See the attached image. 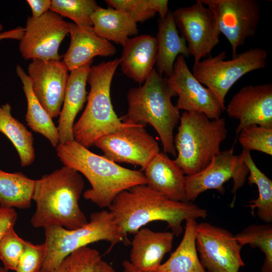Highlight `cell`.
Instances as JSON below:
<instances>
[{"label":"cell","instance_id":"cell-12","mask_svg":"<svg viewBox=\"0 0 272 272\" xmlns=\"http://www.w3.org/2000/svg\"><path fill=\"white\" fill-rule=\"evenodd\" d=\"M132 124L98 139L94 144L104 156L114 162L139 166L144 171L160 151L158 142L145 128Z\"/></svg>","mask_w":272,"mask_h":272},{"label":"cell","instance_id":"cell-1","mask_svg":"<svg viewBox=\"0 0 272 272\" xmlns=\"http://www.w3.org/2000/svg\"><path fill=\"white\" fill-rule=\"evenodd\" d=\"M122 234H135L147 224L165 222L174 235L183 232L187 219H205L206 209L193 202L170 200L147 184L138 185L120 192L108 208Z\"/></svg>","mask_w":272,"mask_h":272},{"label":"cell","instance_id":"cell-29","mask_svg":"<svg viewBox=\"0 0 272 272\" xmlns=\"http://www.w3.org/2000/svg\"><path fill=\"white\" fill-rule=\"evenodd\" d=\"M243 160L248 169L249 184H255L258 190L257 198L249 201L247 207L253 215L256 210L258 218L270 224L272 222V180L261 171L253 161L250 152L242 149Z\"/></svg>","mask_w":272,"mask_h":272},{"label":"cell","instance_id":"cell-18","mask_svg":"<svg viewBox=\"0 0 272 272\" xmlns=\"http://www.w3.org/2000/svg\"><path fill=\"white\" fill-rule=\"evenodd\" d=\"M174 236L171 232L142 228L134 234L128 261L140 271L156 272L165 254L171 250Z\"/></svg>","mask_w":272,"mask_h":272},{"label":"cell","instance_id":"cell-17","mask_svg":"<svg viewBox=\"0 0 272 272\" xmlns=\"http://www.w3.org/2000/svg\"><path fill=\"white\" fill-rule=\"evenodd\" d=\"M225 110L229 116L239 121L237 136L247 125L272 127V84L243 87L232 97Z\"/></svg>","mask_w":272,"mask_h":272},{"label":"cell","instance_id":"cell-37","mask_svg":"<svg viewBox=\"0 0 272 272\" xmlns=\"http://www.w3.org/2000/svg\"><path fill=\"white\" fill-rule=\"evenodd\" d=\"M17 217L14 209L0 207V240L8 231L14 228Z\"/></svg>","mask_w":272,"mask_h":272},{"label":"cell","instance_id":"cell-16","mask_svg":"<svg viewBox=\"0 0 272 272\" xmlns=\"http://www.w3.org/2000/svg\"><path fill=\"white\" fill-rule=\"evenodd\" d=\"M68 69L60 60L32 59L28 76L33 93L52 118L61 111L68 78Z\"/></svg>","mask_w":272,"mask_h":272},{"label":"cell","instance_id":"cell-4","mask_svg":"<svg viewBox=\"0 0 272 272\" xmlns=\"http://www.w3.org/2000/svg\"><path fill=\"white\" fill-rule=\"evenodd\" d=\"M176 96L166 78L153 69L143 85L128 91L127 111L120 118L127 124L151 125L160 138L163 152L173 156L176 155L173 132L180 118L179 110L171 101Z\"/></svg>","mask_w":272,"mask_h":272},{"label":"cell","instance_id":"cell-21","mask_svg":"<svg viewBox=\"0 0 272 272\" xmlns=\"http://www.w3.org/2000/svg\"><path fill=\"white\" fill-rule=\"evenodd\" d=\"M93 59L79 68L71 71L68 76L63 106L59 114L57 129L59 144H64L74 140V120L87 100L86 83Z\"/></svg>","mask_w":272,"mask_h":272},{"label":"cell","instance_id":"cell-27","mask_svg":"<svg viewBox=\"0 0 272 272\" xmlns=\"http://www.w3.org/2000/svg\"><path fill=\"white\" fill-rule=\"evenodd\" d=\"M35 181L22 172L0 170V207L29 209L33 200Z\"/></svg>","mask_w":272,"mask_h":272},{"label":"cell","instance_id":"cell-22","mask_svg":"<svg viewBox=\"0 0 272 272\" xmlns=\"http://www.w3.org/2000/svg\"><path fill=\"white\" fill-rule=\"evenodd\" d=\"M119 58L123 74L135 82L142 84L156 64L157 45L156 38L143 34L129 38Z\"/></svg>","mask_w":272,"mask_h":272},{"label":"cell","instance_id":"cell-40","mask_svg":"<svg viewBox=\"0 0 272 272\" xmlns=\"http://www.w3.org/2000/svg\"><path fill=\"white\" fill-rule=\"evenodd\" d=\"M95 272H116V271L110 264L101 259L96 265Z\"/></svg>","mask_w":272,"mask_h":272},{"label":"cell","instance_id":"cell-39","mask_svg":"<svg viewBox=\"0 0 272 272\" xmlns=\"http://www.w3.org/2000/svg\"><path fill=\"white\" fill-rule=\"evenodd\" d=\"M24 33V28L18 27L12 30L0 33V40L4 39L21 40Z\"/></svg>","mask_w":272,"mask_h":272},{"label":"cell","instance_id":"cell-24","mask_svg":"<svg viewBox=\"0 0 272 272\" xmlns=\"http://www.w3.org/2000/svg\"><path fill=\"white\" fill-rule=\"evenodd\" d=\"M93 29L99 37L124 46L128 37L136 35L137 24L127 14L113 8L98 7L91 16Z\"/></svg>","mask_w":272,"mask_h":272},{"label":"cell","instance_id":"cell-34","mask_svg":"<svg viewBox=\"0 0 272 272\" xmlns=\"http://www.w3.org/2000/svg\"><path fill=\"white\" fill-rule=\"evenodd\" d=\"M237 137L243 149L272 155V127L247 125L241 129Z\"/></svg>","mask_w":272,"mask_h":272},{"label":"cell","instance_id":"cell-31","mask_svg":"<svg viewBox=\"0 0 272 272\" xmlns=\"http://www.w3.org/2000/svg\"><path fill=\"white\" fill-rule=\"evenodd\" d=\"M241 246L249 245L258 247L264 253L265 258L261 272H272V225L270 224L249 225L234 235Z\"/></svg>","mask_w":272,"mask_h":272},{"label":"cell","instance_id":"cell-7","mask_svg":"<svg viewBox=\"0 0 272 272\" xmlns=\"http://www.w3.org/2000/svg\"><path fill=\"white\" fill-rule=\"evenodd\" d=\"M44 229L47 250L42 272L51 271L71 253L91 243L108 242L110 251L116 244L126 239L111 213L106 210L92 213L87 223L75 229L58 226H49Z\"/></svg>","mask_w":272,"mask_h":272},{"label":"cell","instance_id":"cell-11","mask_svg":"<svg viewBox=\"0 0 272 272\" xmlns=\"http://www.w3.org/2000/svg\"><path fill=\"white\" fill-rule=\"evenodd\" d=\"M172 14L194 63L209 55L219 44L221 34L212 11L197 0L190 6L175 10Z\"/></svg>","mask_w":272,"mask_h":272},{"label":"cell","instance_id":"cell-44","mask_svg":"<svg viewBox=\"0 0 272 272\" xmlns=\"http://www.w3.org/2000/svg\"><path fill=\"white\" fill-rule=\"evenodd\" d=\"M40 272H42V271H40Z\"/></svg>","mask_w":272,"mask_h":272},{"label":"cell","instance_id":"cell-43","mask_svg":"<svg viewBox=\"0 0 272 272\" xmlns=\"http://www.w3.org/2000/svg\"><path fill=\"white\" fill-rule=\"evenodd\" d=\"M3 26L1 22H0V31H2L3 30Z\"/></svg>","mask_w":272,"mask_h":272},{"label":"cell","instance_id":"cell-26","mask_svg":"<svg viewBox=\"0 0 272 272\" xmlns=\"http://www.w3.org/2000/svg\"><path fill=\"white\" fill-rule=\"evenodd\" d=\"M16 71L22 83L27 99V109L25 120L28 125L33 131L41 134L48 140L53 147L56 148L59 144V136L52 118L35 96L31 80L23 69L18 65Z\"/></svg>","mask_w":272,"mask_h":272},{"label":"cell","instance_id":"cell-23","mask_svg":"<svg viewBox=\"0 0 272 272\" xmlns=\"http://www.w3.org/2000/svg\"><path fill=\"white\" fill-rule=\"evenodd\" d=\"M156 39L157 45V71L161 75L169 77L178 56H189V53L185 40L179 35L172 12L158 20V31Z\"/></svg>","mask_w":272,"mask_h":272},{"label":"cell","instance_id":"cell-35","mask_svg":"<svg viewBox=\"0 0 272 272\" xmlns=\"http://www.w3.org/2000/svg\"><path fill=\"white\" fill-rule=\"evenodd\" d=\"M26 241L16 234L14 228L2 238L0 240V259L5 268L16 271Z\"/></svg>","mask_w":272,"mask_h":272},{"label":"cell","instance_id":"cell-38","mask_svg":"<svg viewBox=\"0 0 272 272\" xmlns=\"http://www.w3.org/2000/svg\"><path fill=\"white\" fill-rule=\"evenodd\" d=\"M32 12V17L38 18L50 10L51 0H27Z\"/></svg>","mask_w":272,"mask_h":272},{"label":"cell","instance_id":"cell-28","mask_svg":"<svg viewBox=\"0 0 272 272\" xmlns=\"http://www.w3.org/2000/svg\"><path fill=\"white\" fill-rule=\"evenodd\" d=\"M11 106H0V132L12 142L17 151L23 167L31 165L35 160L33 137L23 124L13 117Z\"/></svg>","mask_w":272,"mask_h":272},{"label":"cell","instance_id":"cell-30","mask_svg":"<svg viewBox=\"0 0 272 272\" xmlns=\"http://www.w3.org/2000/svg\"><path fill=\"white\" fill-rule=\"evenodd\" d=\"M111 8L127 14L135 23H143L153 18L158 13L160 19L168 12L167 0H106Z\"/></svg>","mask_w":272,"mask_h":272},{"label":"cell","instance_id":"cell-14","mask_svg":"<svg viewBox=\"0 0 272 272\" xmlns=\"http://www.w3.org/2000/svg\"><path fill=\"white\" fill-rule=\"evenodd\" d=\"M69 32L68 23L51 11L38 18L29 17L20 41V52L26 60H60L59 47Z\"/></svg>","mask_w":272,"mask_h":272},{"label":"cell","instance_id":"cell-36","mask_svg":"<svg viewBox=\"0 0 272 272\" xmlns=\"http://www.w3.org/2000/svg\"><path fill=\"white\" fill-rule=\"evenodd\" d=\"M46 245L34 244L26 241L24 251L21 255L16 272H40L46 255Z\"/></svg>","mask_w":272,"mask_h":272},{"label":"cell","instance_id":"cell-25","mask_svg":"<svg viewBox=\"0 0 272 272\" xmlns=\"http://www.w3.org/2000/svg\"><path fill=\"white\" fill-rule=\"evenodd\" d=\"M185 221L184 233L180 244L156 272H208L197 255L196 220L190 218Z\"/></svg>","mask_w":272,"mask_h":272},{"label":"cell","instance_id":"cell-5","mask_svg":"<svg viewBox=\"0 0 272 272\" xmlns=\"http://www.w3.org/2000/svg\"><path fill=\"white\" fill-rule=\"evenodd\" d=\"M119 62V58H115L90 69L87 105L73 129L74 140L88 149L100 138L130 125L118 117L111 101V82Z\"/></svg>","mask_w":272,"mask_h":272},{"label":"cell","instance_id":"cell-2","mask_svg":"<svg viewBox=\"0 0 272 272\" xmlns=\"http://www.w3.org/2000/svg\"><path fill=\"white\" fill-rule=\"evenodd\" d=\"M57 156L65 166L82 173L91 188L83 196L101 208H108L121 192L138 185L147 184L142 170L122 167L104 156L96 154L75 140L56 148Z\"/></svg>","mask_w":272,"mask_h":272},{"label":"cell","instance_id":"cell-8","mask_svg":"<svg viewBox=\"0 0 272 272\" xmlns=\"http://www.w3.org/2000/svg\"><path fill=\"white\" fill-rule=\"evenodd\" d=\"M268 55L266 50L255 47L227 60L226 52L223 51L194 63L192 73L197 81L212 92L224 111L225 98L229 90L247 73L265 68Z\"/></svg>","mask_w":272,"mask_h":272},{"label":"cell","instance_id":"cell-3","mask_svg":"<svg viewBox=\"0 0 272 272\" xmlns=\"http://www.w3.org/2000/svg\"><path fill=\"white\" fill-rule=\"evenodd\" d=\"M84 185L80 173L65 165L35 180L32 199L36 208L30 220L31 225L72 230L87 223L79 206Z\"/></svg>","mask_w":272,"mask_h":272},{"label":"cell","instance_id":"cell-41","mask_svg":"<svg viewBox=\"0 0 272 272\" xmlns=\"http://www.w3.org/2000/svg\"><path fill=\"white\" fill-rule=\"evenodd\" d=\"M123 272H141L135 268L128 260L122 262Z\"/></svg>","mask_w":272,"mask_h":272},{"label":"cell","instance_id":"cell-42","mask_svg":"<svg viewBox=\"0 0 272 272\" xmlns=\"http://www.w3.org/2000/svg\"><path fill=\"white\" fill-rule=\"evenodd\" d=\"M0 272H9L8 270L5 268L4 267H0Z\"/></svg>","mask_w":272,"mask_h":272},{"label":"cell","instance_id":"cell-32","mask_svg":"<svg viewBox=\"0 0 272 272\" xmlns=\"http://www.w3.org/2000/svg\"><path fill=\"white\" fill-rule=\"evenodd\" d=\"M98 7L94 0H51L50 11L69 18L79 26L92 27L91 16Z\"/></svg>","mask_w":272,"mask_h":272},{"label":"cell","instance_id":"cell-9","mask_svg":"<svg viewBox=\"0 0 272 272\" xmlns=\"http://www.w3.org/2000/svg\"><path fill=\"white\" fill-rule=\"evenodd\" d=\"M243 153L234 154V148L221 151L210 164L199 172L185 177L186 200L192 202L201 193L216 189L220 193L225 191L224 184L230 179L234 184L231 192L234 197L231 206H234L236 194L244 184L249 173L243 160Z\"/></svg>","mask_w":272,"mask_h":272},{"label":"cell","instance_id":"cell-6","mask_svg":"<svg viewBox=\"0 0 272 272\" xmlns=\"http://www.w3.org/2000/svg\"><path fill=\"white\" fill-rule=\"evenodd\" d=\"M178 131L174 137L177 157L174 160L186 176L205 169L221 151L220 145L227 138L225 119H211L196 111H184Z\"/></svg>","mask_w":272,"mask_h":272},{"label":"cell","instance_id":"cell-20","mask_svg":"<svg viewBox=\"0 0 272 272\" xmlns=\"http://www.w3.org/2000/svg\"><path fill=\"white\" fill-rule=\"evenodd\" d=\"M70 43L62 61L70 71L86 64L96 56H109L116 52L109 41L98 36L93 27H82L68 23Z\"/></svg>","mask_w":272,"mask_h":272},{"label":"cell","instance_id":"cell-19","mask_svg":"<svg viewBox=\"0 0 272 272\" xmlns=\"http://www.w3.org/2000/svg\"><path fill=\"white\" fill-rule=\"evenodd\" d=\"M147 185L164 197L187 202L185 177L183 170L164 152H159L144 170Z\"/></svg>","mask_w":272,"mask_h":272},{"label":"cell","instance_id":"cell-33","mask_svg":"<svg viewBox=\"0 0 272 272\" xmlns=\"http://www.w3.org/2000/svg\"><path fill=\"white\" fill-rule=\"evenodd\" d=\"M101 259L97 250L85 246L71 253L49 272H95Z\"/></svg>","mask_w":272,"mask_h":272},{"label":"cell","instance_id":"cell-10","mask_svg":"<svg viewBox=\"0 0 272 272\" xmlns=\"http://www.w3.org/2000/svg\"><path fill=\"white\" fill-rule=\"evenodd\" d=\"M216 17L219 30L228 41L232 57L246 40L254 36L260 17L259 3L256 0H200Z\"/></svg>","mask_w":272,"mask_h":272},{"label":"cell","instance_id":"cell-13","mask_svg":"<svg viewBox=\"0 0 272 272\" xmlns=\"http://www.w3.org/2000/svg\"><path fill=\"white\" fill-rule=\"evenodd\" d=\"M195 242L200 261L208 272H238L245 265L242 247L225 229L208 222L197 224Z\"/></svg>","mask_w":272,"mask_h":272},{"label":"cell","instance_id":"cell-15","mask_svg":"<svg viewBox=\"0 0 272 272\" xmlns=\"http://www.w3.org/2000/svg\"><path fill=\"white\" fill-rule=\"evenodd\" d=\"M166 81L178 96L175 106L179 110L200 112L211 119L220 117L223 111L219 101L195 78L184 56L180 55L176 58L173 72Z\"/></svg>","mask_w":272,"mask_h":272}]
</instances>
